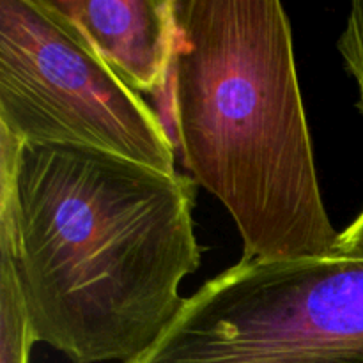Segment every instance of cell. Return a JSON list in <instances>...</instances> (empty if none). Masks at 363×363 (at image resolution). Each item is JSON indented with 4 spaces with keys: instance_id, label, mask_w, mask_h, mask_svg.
<instances>
[{
    "instance_id": "obj_2",
    "label": "cell",
    "mask_w": 363,
    "mask_h": 363,
    "mask_svg": "<svg viewBox=\"0 0 363 363\" xmlns=\"http://www.w3.org/2000/svg\"><path fill=\"white\" fill-rule=\"evenodd\" d=\"M170 106L195 183L227 208L243 261L335 255L279 0H174Z\"/></svg>"
},
{
    "instance_id": "obj_6",
    "label": "cell",
    "mask_w": 363,
    "mask_h": 363,
    "mask_svg": "<svg viewBox=\"0 0 363 363\" xmlns=\"http://www.w3.org/2000/svg\"><path fill=\"white\" fill-rule=\"evenodd\" d=\"M34 342L14 262L0 250V363H28Z\"/></svg>"
},
{
    "instance_id": "obj_4",
    "label": "cell",
    "mask_w": 363,
    "mask_h": 363,
    "mask_svg": "<svg viewBox=\"0 0 363 363\" xmlns=\"http://www.w3.org/2000/svg\"><path fill=\"white\" fill-rule=\"evenodd\" d=\"M0 128L176 172L162 117L41 0H0Z\"/></svg>"
},
{
    "instance_id": "obj_8",
    "label": "cell",
    "mask_w": 363,
    "mask_h": 363,
    "mask_svg": "<svg viewBox=\"0 0 363 363\" xmlns=\"http://www.w3.org/2000/svg\"><path fill=\"white\" fill-rule=\"evenodd\" d=\"M335 255L363 259V211L344 233H340Z\"/></svg>"
},
{
    "instance_id": "obj_5",
    "label": "cell",
    "mask_w": 363,
    "mask_h": 363,
    "mask_svg": "<svg viewBox=\"0 0 363 363\" xmlns=\"http://www.w3.org/2000/svg\"><path fill=\"white\" fill-rule=\"evenodd\" d=\"M131 91L160 94L170 82L174 0H41Z\"/></svg>"
},
{
    "instance_id": "obj_3",
    "label": "cell",
    "mask_w": 363,
    "mask_h": 363,
    "mask_svg": "<svg viewBox=\"0 0 363 363\" xmlns=\"http://www.w3.org/2000/svg\"><path fill=\"white\" fill-rule=\"evenodd\" d=\"M128 363H363V259H241Z\"/></svg>"
},
{
    "instance_id": "obj_1",
    "label": "cell",
    "mask_w": 363,
    "mask_h": 363,
    "mask_svg": "<svg viewBox=\"0 0 363 363\" xmlns=\"http://www.w3.org/2000/svg\"><path fill=\"white\" fill-rule=\"evenodd\" d=\"M0 133V250L35 342L73 363L135 360L179 314V286L201 266L195 179Z\"/></svg>"
},
{
    "instance_id": "obj_7",
    "label": "cell",
    "mask_w": 363,
    "mask_h": 363,
    "mask_svg": "<svg viewBox=\"0 0 363 363\" xmlns=\"http://www.w3.org/2000/svg\"><path fill=\"white\" fill-rule=\"evenodd\" d=\"M337 48L342 55L347 71L357 80L360 91L358 108L363 113V0L351 4L346 27L337 41Z\"/></svg>"
}]
</instances>
